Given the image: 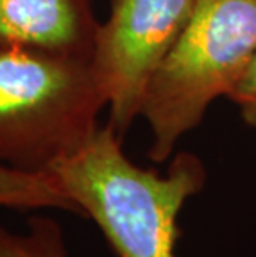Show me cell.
<instances>
[{"mask_svg":"<svg viewBox=\"0 0 256 257\" xmlns=\"http://www.w3.org/2000/svg\"><path fill=\"white\" fill-rule=\"evenodd\" d=\"M198 0H112L99 25L90 68L120 138L141 114L158 67L192 19Z\"/></svg>","mask_w":256,"mask_h":257,"instance_id":"277c9868","label":"cell"},{"mask_svg":"<svg viewBox=\"0 0 256 257\" xmlns=\"http://www.w3.org/2000/svg\"><path fill=\"white\" fill-rule=\"evenodd\" d=\"M0 257H70L60 224L48 216L27 219L25 232H12L0 224Z\"/></svg>","mask_w":256,"mask_h":257,"instance_id":"52a82bcc","label":"cell"},{"mask_svg":"<svg viewBox=\"0 0 256 257\" xmlns=\"http://www.w3.org/2000/svg\"><path fill=\"white\" fill-rule=\"evenodd\" d=\"M0 207L17 211L60 209L78 214L50 173H24L0 165Z\"/></svg>","mask_w":256,"mask_h":257,"instance_id":"8992f818","label":"cell"},{"mask_svg":"<svg viewBox=\"0 0 256 257\" xmlns=\"http://www.w3.org/2000/svg\"><path fill=\"white\" fill-rule=\"evenodd\" d=\"M228 98L238 106L243 121L256 130V53Z\"/></svg>","mask_w":256,"mask_h":257,"instance_id":"ba28073f","label":"cell"},{"mask_svg":"<svg viewBox=\"0 0 256 257\" xmlns=\"http://www.w3.org/2000/svg\"><path fill=\"white\" fill-rule=\"evenodd\" d=\"M254 53L256 0H198L145 93L140 116L151 131V161L170 160L211 103L228 96Z\"/></svg>","mask_w":256,"mask_h":257,"instance_id":"3957f363","label":"cell"},{"mask_svg":"<svg viewBox=\"0 0 256 257\" xmlns=\"http://www.w3.org/2000/svg\"><path fill=\"white\" fill-rule=\"evenodd\" d=\"M122 141L107 123L48 173L118 257H175L178 216L205 188V163L180 151L165 173L140 168L125 155Z\"/></svg>","mask_w":256,"mask_h":257,"instance_id":"6da1fadb","label":"cell"},{"mask_svg":"<svg viewBox=\"0 0 256 257\" xmlns=\"http://www.w3.org/2000/svg\"><path fill=\"white\" fill-rule=\"evenodd\" d=\"M107 106L90 62L0 45V165L48 173L89 141Z\"/></svg>","mask_w":256,"mask_h":257,"instance_id":"7a4b0ae2","label":"cell"},{"mask_svg":"<svg viewBox=\"0 0 256 257\" xmlns=\"http://www.w3.org/2000/svg\"><path fill=\"white\" fill-rule=\"evenodd\" d=\"M92 0H0V45L90 62L99 30Z\"/></svg>","mask_w":256,"mask_h":257,"instance_id":"5b68a950","label":"cell"}]
</instances>
